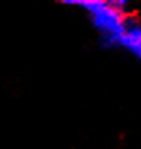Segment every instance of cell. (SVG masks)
Listing matches in <instances>:
<instances>
[{"mask_svg": "<svg viewBox=\"0 0 141 149\" xmlns=\"http://www.w3.org/2000/svg\"><path fill=\"white\" fill-rule=\"evenodd\" d=\"M119 47L125 49L126 52H130L133 57L141 60V23L133 16L126 21V28L120 37Z\"/></svg>", "mask_w": 141, "mask_h": 149, "instance_id": "cell-2", "label": "cell"}, {"mask_svg": "<svg viewBox=\"0 0 141 149\" xmlns=\"http://www.w3.org/2000/svg\"><path fill=\"white\" fill-rule=\"evenodd\" d=\"M67 7H75L86 11L99 41L105 47H119L120 37L126 28V18L119 10H115L110 2L104 0H70L63 2Z\"/></svg>", "mask_w": 141, "mask_h": 149, "instance_id": "cell-1", "label": "cell"}]
</instances>
